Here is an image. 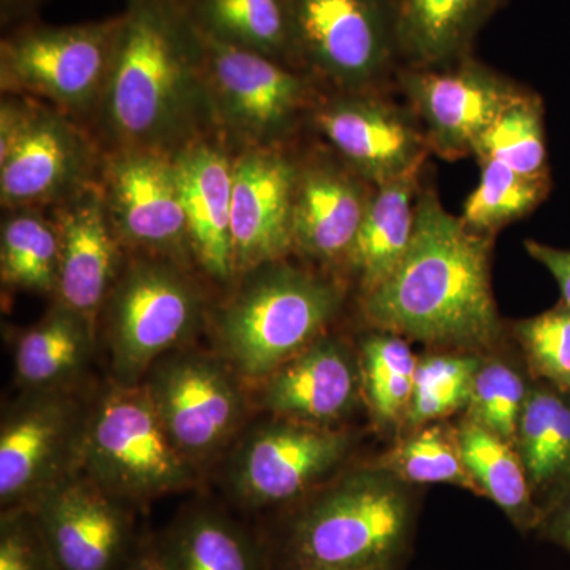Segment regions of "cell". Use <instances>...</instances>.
Listing matches in <instances>:
<instances>
[{"label":"cell","instance_id":"6da1fadb","mask_svg":"<svg viewBox=\"0 0 570 570\" xmlns=\"http://www.w3.org/2000/svg\"><path fill=\"white\" fill-rule=\"evenodd\" d=\"M493 236L452 216L436 190L420 187L414 238L385 283L362 296L374 330L441 351L485 354L502 335L491 288Z\"/></svg>","mask_w":570,"mask_h":570},{"label":"cell","instance_id":"7a4b0ae2","mask_svg":"<svg viewBox=\"0 0 570 570\" xmlns=\"http://www.w3.org/2000/svg\"><path fill=\"white\" fill-rule=\"evenodd\" d=\"M99 110L116 151L174 156L200 140L214 119L212 100L193 21L175 0H130Z\"/></svg>","mask_w":570,"mask_h":570},{"label":"cell","instance_id":"3957f363","mask_svg":"<svg viewBox=\"0 0 570 570\" xmlns=\"http://www.w3.org/2000/svg\"><path fill=\"white\" fill-rule=\"evenodd\" d=\"M412 524L406 483L374 466L326 487L261 540L269 570L393 568Z\"/></svg>","mask_w":570,"mask_h":570},{"label":"cell","instance_id":"277c9868","mask_svg":"<svg viewBox=\"0 0 570 570\" xmlns=\"http://www.w3.org/2000/svg\"><path fill=\"white\" fill-rule=\"evenodd\" d=\"M344 302L335 279L283 261L246 272L217 317L220 354L239 376L265 381L325 335Z\"/></svg>","mask_w":570,"mask_h":570},{"label":"cell","instance_id":"5b68a950","mask_svg":"<svg viewBox=\"0 0 570 570\" xmlns=\"http://www.w3.org/2000/svg\"><path fill=\"white\" fill-rule=\"evenodd\" d=\"M85 475L126 504L189 489L195 464L176 448L145 384L116 385L86 419Z\"/></svg>","mask_w":570,"mask_h":570},{"label":"cell","instance_id":"8992f818","mask_svg":"<svg viewBox=\"0 0 570 570\" xmlns=\"http://www.w3.org/2000/svg\"><path fill=\"white\" fill-rule=\"evenodd\" d=\"M193 29L214 119L249 148H276L313 112L309 80L287 63Z\"/></svg>","mask_w":570,"mask_h":570},{"label":"cell","instance_id":"52a82bcc","mask_svg":"<svg viewBox=\"0 0 570 570\" xmlns=\"http://www.w3.org/2000/svg\"><path fill=\"white\" fill-rule=\"evenodd\" d=\"M111 365L121 385H135L157 360L193 335L202 299L181 265L138 258L118 276L104 305Z\"/></svg>","mask_w":570,"mask_h":570},{"label":"cell","instance_id":"ba28073f","mask_svg":"<svg viewBox=\"0 0 570 570\" xmlns=\"http://www.w3.org/2000/svg\"><path fill=\"white\" fill-rule=\"evenodd\" d=\"M294 61L335 92L377 91L397 58L395 0H288Z\"/></svg>","mask_w":570,"mask_h":570},{"label":"cell","instance_id":"9c48e42d","mask_svg":"<svg viewBox=\"0 0 570 570\" xmlns=\"http://www.w3.org/2000/svg\"><path fill=\"white\" fill-rule=\"evenodd\" d=\"M121 17L77 26H29L0 45L2 91L48 100L59 110L99 107Z\"/></svg>","mask_w":570,"mask_h":570},{"label":"cell","instance_id":"30bf717a","mask_svg":"<svg viewBox=\"0 0 570 570\" xmlns=\"http://www.w3.org/2000/svg\"><path fill=\"white\" fill-rule=\"evenodd\" d=\"M91 142L62 112L3 99L0 200L9 209L59 204L92 183Z\"/></svg>","mask_w":570,"mask_h":570},{"label":"cell","instance_id":"8fae6325","mask_svg":"<svg viewBox=\"0 0 570 570\" xmlns=\"http://www.w3.org/2000/svg\"><path fill=\"white\" fill-rule=\"evenodd\" d=\"M400 85L417 116L428 149L448 160L474 156L499 112L524 91L474 59L439 67H407Z\"/></svg>","mask_w":570,"mask_h":570},{"label":"cell","instance_id":"7c38bea8","mask_svg":"<svg viewBox=\"0 0 570 570\" xmlns=\"http://www.w3.org/2000/svg\"><path fill=\"white\" fill-rule=\"evenodd\" d=\"M55 389L39 390L11 409L0 428L2 510L33 508L80 463L86 419L77 401Z\"/></svg>","mask_w":570,"mask_h":570},{"label":"cell","instance_id":"4fadbf2b","mask_svg":"<svg viewBox=\"0 0 570 570\" xmlns=\"http://www.w3.org/2000/svg\"><path fill=\"white\" fill-rule=\"evenodd\" d=\"M351 438L333 426L279 419L257 428L232 464V491L246 509L295 501L346 459Z\"/></svg>","mask_w":570,"mask_h":570},{"label":"cell","instance_id":"5bb4252c","mask_svg":"<svg viewBox=\"0 0 570 570\" xmlns=\"http://www.w3.org/2000/svg\"><path fill=\"white\" fill-rule=\"evenodd\" d=\"M102 187L121 243L178 265L193 255L174 157L119 149L105 163Z\"/></svg>","mask_w":570,"mask_h":570},{"label":"cell","instance_id":"9a60e30c","mask_svg":"<svg viewBox=\"0 0 570 570\" xmlns=\"http://www.w3.org/2000/svg\"><path fill=\"white\" fill-rule=\"evenodd\" d=\"M313 116L337 159L373 186L420 170L430 153L417 116L377 91L335 92Z\"/></svg>","mask_w":570,"mask_h":570},{"label":"cell","instance_id":"2e32d148","mask_svg":"<svg viewBox=\"0 0 570 570\" xmlns=\"http://www.w3.org/2000/svg\"><path fill=\"white\" fill-rule=\"evenodd\" d=\"M145 382L176 448L193 463L227 444L242 423L245 403L230 373L202 354L164 355Z\"/></svg>","mask_w":570,"mask_h":570},{"label":"cell","instance_id":"e0dca14e","mask_svg":"<svg viewBox=\"0 0 570 570\" xmlns=\"http://www.w3.org/2000/svg\"><path fill=\"white\" fill-rule=\"evenodd\" d=\"M126 508L88 475H69L32 509L61 570H122L141 540Z\"/></svg>","mask_w":570,"mask_h":570},{"label":"cell","instance_id":"ac0fdd59","mask_svg":"<svg viewBox=\"0 0 570 570\" xmlns=\"http://www.w3.org/2000/svg\"><path fill=\"white\" fill-rule=\"evenodd\" d=\"M298 164L276 148H249L234 160L232 250L236 272L283 261L294 250L292 213Z\"/></svg>","mask_w":570,"mask_h":570},{"label":"cell","instance_id":"d6986e66","mask_svg":"<svg viewBox=\"0 0 570 570\" xmlns=\"http://www.w3.org/2000/svg\"><path fill=\"white\" fill-rule=\"evenodd\" d=\"M59 303L96 325L118 279L119 239L102 184L89 183L56 204Z\"/></svg>","mask_w":570,"mask_h":570},{"label":"cell","instance_id":"ffe728a7","mask_svg":"<svg viewBox=\"0 0 570 570\" xmlns=\"http://www.w3.org/2000/svg\"><path fill=\"white\" fill-rule=\"evenodd\" d=\"M373 190L343 160L298 164L292 213L295 253L322 265L347 264Z\"/></svg>","mask_w":570,"mask_h":570},{"label":"cell","instance_id":"44dd1931","mask_svg":"<svg viewBox=\"0 0 570 570\" xmlns=\"http://www.w3.org/2000/svg\"><path fill=\"white\" fill-rule=\"evenodd\" d=\"M360 392L358 356L340 337L322 335L265 379L264 407L277 419L333 426Z\"/></svg>","mask_w":570,"mask_h":570},{"label":"cell","instance_id":"7402d4cb","mask_svg":"<svg viewBox=\"0 0 570 570\" xmlns=\"http://www.w3.org/2000/svg\"><path fill=\"white\" fill-rule=\"evenodd\" d=\"M179 194L190 250L198 265L219 281L234 276L232 181L234 160L212 142L198 140L175 153Z\"/></svg>","mask_w":570,"mask_h":570},{"label":"cell","instance_id":"603a6c76","mask_svg":"<svg viewBox=\"0 0 570 570\" xmlns=\"http://www.w3.org/2000/svg\"><path fill=\"white\" fill-rule=\"evenodd\" d=\"M502 0H395L397 58L439 67L466 58Z\"/></svg>","mask_w":570,"mask_h":570},{"label":"cell","instance_id":"cb8c5ba5","mask_svg":"<svg viewBox=\"0 0 570 570\" xmlns=\"http://www.w3.org/2000/svg\"><path fill=\"white\" fill-rule=\"evenodd\" d=\"M532 497L543 517L570 491V395L542 382L532 385L517 431Z\"/></svg>","mask_w":570,"mask_h":570},{"label":"cell","instance_id":"d4e9b609","mask_svg":"<svg viewBox=\"0 0 570 570\" xmlns=\"http://www.w3.org/2000/svg\"><path fill=\"white\" fill-rule=\"evenodd\" d=\"M419 178L420 170L374 186L346 264L358 281L362 296L395 273L411 246L417 220Z\"/></svg>","mask_w":570,"mask_h":570},{"label":"cell","instance_id":"484cf974","mask_svg":"<svg viewBox=\"0 0 570 570\" xmlns=\"http://www.w3.org/2000/svg\"><path fill=\"white\" fill-rule=\"evenodd\" d=\"M157 540L174 570H269L262 540L216 509L186 510Z\"/></svg>","mask_w":570,"mask_h":570},{"label":"cell","instance_id":"4316f807","mask_svg":"<svg viewBox=\"0 0 570 570\" xmlns=\"http://www.w3.org/2000/svg\"><path fill=\"white\" fill-rule=\"evenodd\" d=\"M456 436L480 497L490 498L521 532L538 531L543 513L515 445L466 417L456 426Z\"/></svg>","mask_w":570,"mask_h":570},{"label":"cell","instance_id":"83f0119b","mask_svg":"<svg viewBox=\"0 0 570 570\" xmlns=\"http://www.w3.org/2000/svg\"><path fill=\"white\" fill-rule=\"evenodd\" d=\"M96 325L58 302L21 336L14 352L18 381L32 390L56 389L88 358Z\"/></svg>","mask_w":570,"mask_h":570},{"label":"cell","instance_id":"f1b7e54d","mask_svg":"<svg viewBox=\"0 0 570 570\" xmlns=\"http://www.w3.org/2000/svg\"><path fill=\"white\" fill-rule=\"evenodd\" d=\"M190 20L214 39L294 61L288 0H194Z\"/></svg>","mask_w":570,"mask_h":570},{"label":"cell","instance_id":"f546056e","mask_svg":"<svg viewBox=\"0 0 570 570\" xmlns=\"http://www.w3.org/2000/svg\"><path fill=\"white\" fill-rule=\"evenodd\" d=\"M417 363L407 340L393 333L374 330L360 341L362 392L379 426L403 425Z\"/></svg>","mask_w":570,"mask_h":570},{"label":"cell","instance_id":"4dcf8cb0","mask_svg":"<svg viewBox=\"0 0 570 570\" xmlns=\"http://www.w3.org/2000/svg\"><path fill=\"white\" fill-rule=\"evenodd\" d=\"M0 276L10 287L56 292L59 277V235L52 220L33 208L13 209L0 235Z\"/></svg>","mask_w":570,"mask_h":570},{"label":"cell","instance_id":"1f68e13d","mask_svg":"<svg viewBox=\"0 0 570 570\" xmlns=\"http://www.w3.org/2000/svg\"><path fill=\"white\" fill-rule=\"evenodd\" d=\"M377 466L384 468L403 483H448L480 497L479 487L461 455L456 426L444 422L406 431L382 456Z\"/></svg>","mask_w":570,"mask_h":570},{"label":"cell","instance_id":"d6a6232c","mask_svg":"<svg viewBox=\"0 0 570 570\" xmlns=\"http://www.w3.org/2000/svg\"><path fill=\"white\" fill-rule=\"evenodd\" d=\"M482 174L463 205L460 219L469 230L494 236L508 225L530 216L551 190L550 176H527L505 165L480 163Z\"/></svg>","mask_w":570,"mask_h":570},{"label":"cell","instance_id":"836d02e7","mask_svg":"<svg viewBox=\"0 0 570 570\" xmlns=\"http://www.w3.org/2000/svg\"><path fill=\"white\" fill-rule=\"evenodd\" d=\"M542 99L527 91L508 105L482 135L474 156L527 176H550Z\"/></svg>","mask_w":570,"mask_h":570},{"label":"cell","instance_id":"e575fe53","mask_svg":"<svg viewBox=\"0 0 570 570\" xmlns=\"http://www.w3.org/2000/svg\"><path fill=\"white\" fill-rule=\"evenodd\" d=\"M483 356L444 351L419 358L404 430L444 422L466 409Z\"/></svg>","mask_w":570,"mask_h":570},{"label":"cell","instance_id":"d590c367","mask_svg":"<svg viewBox=\"0 0 570 570\" xmlns=\"http://www.w3.org/2000/svg\"><path fill=\"white\" fill-rule=\"evenodd\" d=\"M531 387L504 360L483 358L464 417L515 445L517 431Z\"/></svg>","mask_w":570,"mask_h":570},{"label":"cell","instance_id":"8d00e7d4","mask_svg":"<svg viewBox=\"0 0 570 570\" xmlns=\"http://www.w3.org/2000/svg\"><path fill=\"white\" fill-rule=\"evenodd\" d=\"M535 377L568 392L570 389V307L564 303L513 325Z\"/></svg>","mask_w":570,"mask_h":570},{"label":"cell","instance_id":"74e56055","mask_svg":"<svg viewBox=\"0 0 570 570\" xmlns=\"http://www.w3.org/2000/svg\"><path fill=\"white\" fill-rule=\"evenodd\" d=\"M0 570H61L33 509L2 510Z\"/></svg>","mask_w":570,"mask_h":570},{"label":"cell","instance_id":"f35d334b","mask_svg":"<svg viewBox=\"0 0 570 570\" xmlns=\"http://www.w3.org/2000/svg\"><path fill=\"white\" fill-rule=\"evenodd\" d=\"M524 247L535 262L549 269L560 287L561 302L570 307V249L543 245L534 239H527Z\"/></svg>","mask_w":570,"mask_h":570},{"label":"cell","instance_id":"ab89813d","mask_svg":"<svg viewBox=\"0 0 570 570\" xmlns=\"http://www.w3.org/2000/svg\"><path fill=\"white\" fill-rule=\"evenodd\" d=\"M540 535L570 551V491L543 517Z\"/></svg>","mask_w":570,"mask_h":570},{"label":"cell","instance_id":"60d3db41","mask_svg":"<svg viewBox=\"0 0 570 570\" xmlns=\"http://www.w3.org/2000/svg\"><path fill=\"white\" fill-rule=\"evenodd\" d=\"M122 570H174L157 538H142Z\"/></svg>","mask_w":570,"mask_h":570},{"label":"cell","instance_id":"b9f144b4","mask_svg":"<svg viewBox=\"0 0 570 570\" xmlns=\"http://www.w3.org/2000/svg\"><path fill=\"white\" fill-rule=\"evenodd\" d=\"M43 0H0L2 22H13L31 14Z\"/></svg>","mask_w":570,"mask_h":570},{"label":"cell","instance_id":"7bdbcfd3","mask_svg":"<svg viewBox=\"0 0 570 570\" xmlns=\"http://www.w3.org/2000/svg\"><path fill=\"white\" fill-rule=\"evenodd\" d=\"M343 570H393V568H366V569H343Z\"/></svg>","mask_w":570,"mask_h":570},{"label":"cell","instance_id":"ee69618b","mask_svg":"<svg viewBox=\"0 0 570 570\" xmlns=\"http://www.w3.org/2000/svg\"><path fill=\"white\" fill-rule=\"evenodd\" d=\"M568 393H569V395H570V389L568 390Z\"/></svg>","mask_w":570,"mask_h":570}]
</instances>
